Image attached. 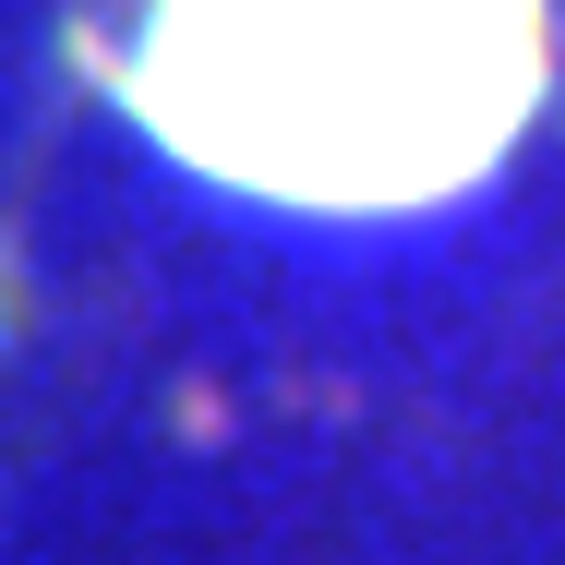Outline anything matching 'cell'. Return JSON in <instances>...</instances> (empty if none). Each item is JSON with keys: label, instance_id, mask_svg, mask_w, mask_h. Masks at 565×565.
Here are the masks:
<instances>
[{"label": "cell", "instance_id": "obj_1", "mask_svg": "<svg viewBox=\"0 0 565 565\" xmlns=\"http://www.w3.org/2000/svg\"><path fill=\"white\" fill-rule=\"evenodd\" d=\"M530 73V0H157L132 36V109L193 169L338 217L457 193Z\"/></svg>", "mask_w": 565, "mask_h": 565}]
</instances>
